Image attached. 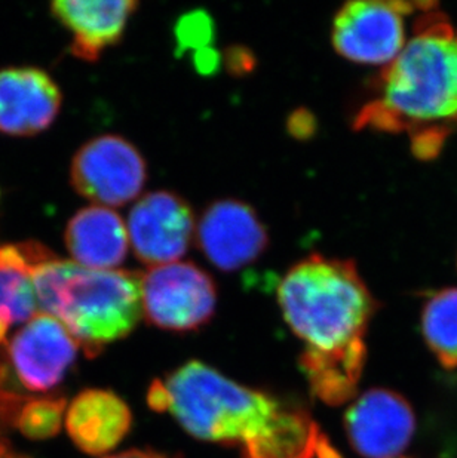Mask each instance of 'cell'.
Returning a JSON list of instances; mask_svg holds the SVG:
<instances>
[{
  "label": "cell",
  "instance_id": "obj_8",
  "mask_svg": "<svg viewBox=\"0 0 457 458\" xmlns=\"http://www.w3.org/2000/svg\"><path fill=\"white\" fill-rule=\"evenodd\" d=\"M126 230L142 263L149 267L176 263L194 239V211L177 193L151 191L131 209Z\"/></svg>",
  "mask_w": 457,
  "mask_h": 458
},
{
  "label": "cell",
  "instance_id": "obj_10",
  "mask_svg": "<svg viewBox=\"0 0 457 458\" xmlns=\"http://www.w3.org/2000/svg\"><path fill=\"white\" fill-rule=\"evenodd\" d=\"M345 430L364 458H398L413 439L416 415L397 392L371 389L346 411Z\"/></svg>",
  "mask_w": 457,
  "mask_h": 458
},
{
  "label": "cell",
  "instance_id": "obj_1",
  "mask_svg": "<svg viewBox=\"0 0 457 458\" xmlns=\"http://www.w3.org/2000/svg\"><path fill=\"white\" fill-rule=\"evenodd\" d=\"M375 96L355 117V128L411 131L422 155L457 125V31L441 13L427 11L401 54L375 81Z\"/></svg>",
  "mask_w": 457,
  "mask_h": 458
},
{
  "label": "cell",
  "instance_id": "obj_17",
  "mask_svg": "<svg viewBox=\"0 0 457 458\" xmlns=\"http://www.w3.org/2000/svg\"><path fill=\"white\" fill-rule=\"evenodd\" d=\"M422 333L441 365L447 369L457 368V288L440 291L427 300Z\"/></svg>",
  "mask_w": 457,
  "mask_h": 458
},
{
  "label": "cell",
  "instance_id": "obj_13",
  "mask_svg": "<svg viewBox=\"0 0 457 458\" xmlns=\"http://www.w3.org/2000/svg\"><path fill=\"white\" fill-rule=\"evenodd\" d=\"M138 2L133 0H56L52 15L70 31V52L83 61L99 60L119 44Z\"/></svg>",
  "mask_w": 457,
  "mask_h": 458
},
{
  "label": "cell",
  "instance_id": "obj_4",
  "mask_svg": "<svg viewBox=\"0 0 457 458\" xmlns=\"http://www.w3.org/2000/svg\"><path fill=\"white\" fill-rule=\"evenodd\" d=\"M147 403L156 412H169L196 439L230 445L253 441L280 410L271 394L237 385L199 360L153 381Z\"/></svg>",
  "mask_w": 457,
  "mask_h": 458
},
{
  "label": "cell",
  "instance_id": "obj_9",
  "mask_svg": "<svg viewBox=\"0 0 457 458\" xmlns=\"http://www.w3.org/2000/svg\"><path fill=\"white\" fill-rule=\"evenodd\" d=\"M203 257L221 272L232 273L254 263L269 247V233L254 208L242 200H217L196 225Z\"/></svg>",
  "mask_w": 457,
  "mask_h": 458
},
{
  "label": "cell",
  "instance_id": "obj_11",
  "mask_svg": "<svg viewBox=\"0 0 457 458\" xmlns=\"http://www.w3.org/2000/svg\"><path fill=\"white\" fill-rule=\"evenodd\" d=\"M79 344L65 325L39 311L9 342L13 371L30 392L54 389L73 365Z\"/></svg>",
  "mask_w": 457,
  "mask_h": 458
},
{
  "label": "cell",
  "instance_id": "obj_15",
  "mask_svg": "<svg viewBox=\"0 0 457 458\" xmlns=\"http://www.w3.org/2000/svg\"><path fill=\"white\" fill-rule=\"evenodd\" d=\"M131 424L130 407L108 390H83L65 412L70 439L90 455L112 451L130 432Z\"/></svg>",
  "mask_w": 457,
  "mask_h": 458
},
{
  "label": "cell",
  "instance_id": "obj_16",
  "mask_svg": "<svg viewBox=\"0 0 457 458\" xmlns=\"http://www.w3.org/2000/svg\"><path fill=\"white\" fill-rule=\"evenodd\" d=\"M321 437L306 411L280 408L263 433L244 444L241 458H315Z\"/></svg>",
  "mask_w": 457,
  "mask_h": 458
},
{
  "label": "cell",
  "instance_id": "obj_20",
  "mask_svg": "<svg viewBox=\"0 0 457 458\" xmlns=\"http://www.w3.org/2000/svg\"><path fill=\"white\" fill-rule=\"evenodd\" d=\"M228 60H230V64L233 65L235 72H246V70H250L253 65V55L246 49H233L232 56Z\"/></svg>",
  "mask_w": 457,
  "mask_h": 458
},
{
  "label": "cell",
  "instance_id": "obj_6",
  "mask_svg": "<svg viewBox=\"0 0 457 458\" xmlns=\"http://www.w3.org/2000/svg\"><path fill=\"white\" fill-rule=\"evenodd\" d=\"M74 191L101 207H122L137 199L146 184V160L119 135H99L79 148L70 168Z\"/></svg>",
  "mask_w": 457,
  "mask_h": 458
},
{
  "label": "cell",
  "instance_id": "obj_21",
  "mask_svg": "<svg viewBox=\"0 0 457 458\" xmlns=\"http://www.w3.org/2000/svg\"><path fill=\"white\" fill-rule=\"evenodd\" d=\"M104 458H168L167 455L156 453L151 450H130L125 453H119V454L108 455Z\"/></svg>",
  "mask_w": 457,
  "mask_h": 458
},
{
  "label": "cell",
  "instance_id": "obj_22",
  "mask_svg": "<svg viewBox=\"0 0 457 458\" xmlns=\"http://www.w3.org/2000/svg\"><path fill=\"white\" fill-rule=\"evenodd\" d=\"M0 458H15L9 457L8 450H6V446H4V442L0 439Z\"/></svg>",
  "mask_w": 457,
  "mask_h": 458
},
{
  "label": "cell",
  "instance_id": "obj_12",
  "mask_svg": "<svg viewBox=\"0 0 457 458\" xmlns=\"http://www.w3.org/2000/svg\"><path fill=\"white\" fill-rule=\"evenodd\" d=\"M60 88L36 67L0 70V132L30 137L47 130L60 113Z\"/></svg>",
  "mask_w": 457,
  "mask_h": 458
},
{
  "label": "cell",
  "instance_id": "obj_7",
  "mask_svg": "<svg viewBox=\"0 0 457 458\" xmlns=\"http://www.w3.org/2000/svg\"><path fill=\"white\" fill-rule=\"evenodd\" d=\"M413 6L375 0L343 4L332 20V48L346 60L386 67L406 47L402 13Z\"/></svg>",
  "mask_w": 457,
  "mask_h": 458
},
{
  "label": "cell",
  "instance_id": "obj_3",
  "mask_svg": "<svg viewBox=\"0 0 457 458\" xmlns=\"http://www.w3.org/2000/svg\"><path fill=\"white\" fill-rule=\"evenodd\" d=\"M40 311L65 325L88 356L130 335L142 319V273L91 270L54 255L33 267Z\"/></svg>",
  "mask_w": 457,
  "mask_h": 458
},
{
  "label": "cell",
  "instance_id": "obj_5",
  "mask_svg": "<svg viewBox=\"0 0 457 458\" xmlns=\"http://www.w3.org/2000/svg\"><path fill=\"white\" fill-rule=\"evenodd\" d=\"M212 277L187 261L162 264L142 273V309L149 324L169 333H194L216 313Z\"/></svg>",
  "mask_w": 457,
  "mask_h": 458
},
{
  "label": "cell",
  "instance_id": "obj_18",
  "mask_svg": "<svg viewBox=\"0 0 457 458\" xmlns=\"http://www.w3.org/2000/svg\"><path fill=\"white\" fill-rule=\"evenodd\" d=\"M65 410V399H31L20 407L15 415V426L24 437L47 439L60 430Z\"/></svg>",
  "mask_w": 457,
  "mask_h": 458
},
{
  "label": "cell",
  "instance_id": "obj_14",
  "mask_svg": "<svg viewBox=\"0 0 457 458\" xmlns=\"http://www.w3.org/2000/svg\"><path fill=\"white\" fill-rule=\"evenodd\" d=\"M65 242L73 263L91 270H115L130 250L125 223L101 205L83 208L70 218Z\"/></svg>",
  "mask_w": 457,
  "mask_h": 458
},
{
  "label": "cell",
  "instance_id": "obj_19",
  "mask_svg": "<svg viewBox=\"0 0 457 458\" xmlns=\"http://www.w3.org/2000/svg\"><path fill=\"white\" fill-rule=\"evenodd\" d=\"M178 48L205 49L212 38V21L207 13H194L180 18L177 29Z\"/></svg>",
  "mask_w": 457,
  "mask_h": 458
},
{
  "label": "cell",
  "instance_id": "obj_2",
  "mask_svg": "<svg viewBox=\"0 0 457 458\" xmlns=\"http://www.w3.org/2000/svg\"><path fill=\"white\" fill-rule=\"evenodd\" d=\"M278 304L305 352L366 358L364 335L377 304L354 261L309 255L280 279Z\"/></svg>",
  "mask_w": 457,
  "mask_h": 458
}]
</instances>
